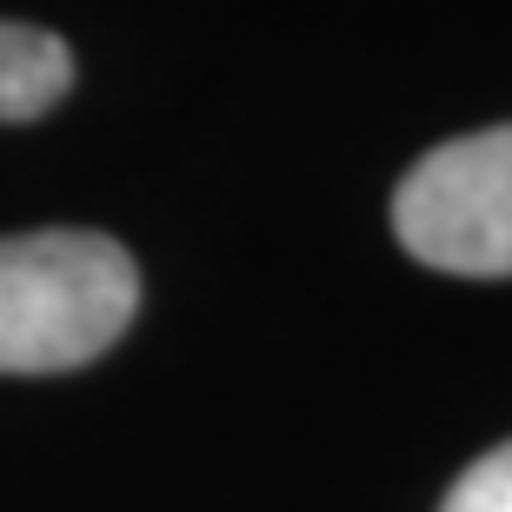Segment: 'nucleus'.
<instances>
[{
  "mask_svg": "<svg viewBox=\"0 0 512 512\" xmlns=\"http://www.w3.org/2000/svg\"><path fill=\"white\" fill-rule=\"evenodd\" d=\"M140 306V266L120 240L47 227L0 240V373H67L100 360Z\"/></svg>",
  "mask_w": 512,
  "mask_h": 512,
  "instance_id": "1",
  "label": "nucleus"
},
{
  "mask_svg": "<svg viewBox=\"0 0 512 512\" xmlns=\"http://www.w3.org/2000/svg\"><path fill=\"white\" fill-rule=\"evenodd\" d=\"M393 233L433 273L512 280V120L419 153L393 193Z\"/></svg>",
  "mask_w": 512,
  "mask_h": 512,
  "instance_id": "2",
  "label": "nucleus"
},
{
  "mask_svg": "<svg viewBox=\"0 0 512 512\" xmlns=\"http://www.w3.org/2000/svg\"><path fill=\"white\" fill-rule=\"evenodd\" d=\"M74 87V54L47 27L0 20V120H40Z\"/></svg>",
  "mask_w": 512,
  "mask_h": 512,
  "instance_id": "3",
  "label": "nucleus"
},
{
  "mask_svg": "<svg viewBox=\"0 0 512 512\" xmlns=\"http://www.w3.org/2000/svg\"><path fill=\"white\" fill-rule=\"evenodd\" d=\"M439 512H512V439L493 446L486 459H473V466L453 479V493H446Z\"/></svg>",
  "mask_w": 512,
  "mask_h": 512,
  "instance_id": "4",
  "label": "nucleus"
}]
</instances>
